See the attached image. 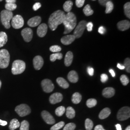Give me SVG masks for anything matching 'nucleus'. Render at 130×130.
<instances>
[{
	"label": "nucleus",
	"instance_id": "4d7b16f0",
	"mask_svg": "<svg viewBox=\"0 0 130 130\" xmlns=\"http://www.w3.org/2000/svg\"><path fill=\"white\" fill-rule=\"evenodd\" d=\"M117 130H121V126L120 124H117L116 125Z\"/></svg>",
	"mask_w": 130,
	"mask_h": 130
},
{
	"label": "nucleus",
	"instance_id": "f257e3e1",
	"mask_svg": "<svg viewBox=\"0 0 130 130\" xmlns=\"http://www.w3.org/2000/svg\"><path fill=\"white\" fill-rule=\"evenodd\" d=\"M65 15V13L61 10H57L51 14L48 20V25L52 30H55L59 25L63 23Z\"/></svg>",
	"mask_w": 130,
	"mask_h": 130
},
{
	"label": "nucleus",
	"instance_id": "de8ad7c7",
	"mask_svg": "<svg viewBox=\"0 0 130 130\" xmlns=\"http://www.w3.org/2000/svg\"><path fill=\"white\" fill-rule=\"evenodd\" d=\"M87 72L89 75L92 76L93 75V73H94V69L92 67H89L87 68Z\"/></svg>",
	"mask_w": 130,
	"mask_h": 130
},
{
	"label": "nucleus",
	"instance_id": "6ab92c4d",
	"mask_svg": "<svg viewBox=\"0 0 130 130\" xmlns=\"http://www.w3.org/2000/svg\"><path fill=\"white\" fill-rule=\"evenodd\" d=\"M115 93L114 89L112 87H107L103 90L102 92L103 95L106 98H111L113 97Z\"/></svg>",
	"mask_w": 130,
	"mask_h": 130
},
{
	"label": "nucleus",
	"instance_id": "49530a36",
	"mask_svg": "<svg viewBox=\"0 0 130 130\" xmlns=\"http://www.w3.org/2000/svg\"><path fill=\"white\" fill-rule=\"evenodd\" d=\"M41 7V4L40 3H36L33 6V9L34 11H37Z\"/></svg>",
	"mask_w": 130,
	"mask_h": 130
},
{
	"label": "nucleus",
	"instance_id": "a211bd4d",
	"mask_svg": "<svg viewBox=\"0 0 130 130\" xmlns=\"http://www.w3.org/2000/svg\"><path fill=\"white\" fill-rule=\"evenodd\" d=\"M117 27L118 29L121 31L126 30L130 28V21L127 20L121 21L117 24Z\"/></svg>",
	"mask_w": 130,
	"mask_h": 130
},
{
	"label": "nucleus",
	"instance_id": "c85d7f7f",
	"mask_svg": "<svg viewBox=\"0 0 130 130\" xmlns=\"http://www.w3.org/2000/svg\"><path fill=\"white\" fill-rule=\"evenodd\" d=\"M63 57V55L58 52V53H56L55 54H53L50 56V59L52 62H54L56 60H60Z\"/></svg>",
	"mask_w": 130,
	"mask_h": 130
},
{
	"label": "nucleus",
	"instance_id": "dca6fc26",
	"mask_svg": "<svg viewBox=\"0 0 130 130\" xmlns=\"http://www.w3.org/2000/svg\"><path fill=\"white\" fill-rule=\"evenodd\" d=\"M42 21V19L39 16H36L29 19L28 21V25L31 27H35L40 25Z\"/></svg>",
	"mask_w": 130,
	"mask_h": 130
},
{
	"label": "nucleus",
	"instance_id": "603ef678",
	"mask_svg": "<svg viewBox=\"0 0 130 130\" xmlns=\"http://www.w3.org/2000/svg\"><path fill=\"white\" fill-rule=\"evenodd\" d=\"M7 124V122L6 121L0 120V125L2 126H5Z\"/></svg>",
	"mask_w": 130,
	"mask_h": 130
},
{
	"label": "nucleus",
	"instance_id": "ddd939ff",
	"mask_svg": "<svg viewBox=\"0 0 130 130\" xmlns=\"http://www.w3.org/2000/svg\"><path fill=\"white\" fill-rule=\"evenodd\" d=\"M33 63L34 68L35 70H40L44 64V61L42 56H36L33 58Z\"/></svg>",
	"mask_w": 130,
	"mask_h": 130
},
{
	"label": "nucleus",
	"instance_id": "7c9ffc66",
	"mask_svg": "<svg viewBox=\"0 0 130 130\" xmlns=\"http://www.w3.org/2000/svg\"><path fill=\"white\" fill-rule=\"evenodd\" d=\"M105 6L106 7V9L105 11L106 14H109L111 13L112 11L114 9V5L111 1L108 2L106 4Z\"/></svg>",
	"mask_w": 130,
	"mask_h": 130
},
{
	"label": "nucleus",
	"instance_id": "72a5a7b5",
	"mask_svg": "<svg viewBox=\"0 0 130 130\" xmlns=\"http://www.w3.org/2000/svg\"><path fill=\"white\" fill-rule=\"evenodd\" d=\"M96 104H97L96 100L93 98L89 99L86 102V105L89 108L95 107L96 105Z\"/></svg>",
	"mask_w": 130,
	"mask_h": 130
},
{
	"label": "nucleus",
	"instance_id": "79ce46f5",
	"mask_svg": "<svg viewBox=\"0 0 130 130\" xmlns=\"http://www.w3.org/2000/svg\"><path fill=\"white\" fill-rule=\"evenodd\" d=\"M50 50L55 53H58L61 51V48L58 45H53L50 47Z\"/></svg>",
	"mask_w": 130,
	"mask_h": 130
},
{
	"label": "nucleus",
	"instance_id": "6e6552de",
	"mask_svg": "<svg viewBox=\"0 0 130 130\" xmlns=\"http://www.w3.org/2000/svg\"><path fill=\"white\" fill-rule=\"evenodd\" d=\"M87 22L85 20H82L79 22L77 26L76 27L74 31V36L76 38H79L80 37L86 28Z\"/></svg>",
	"mask_w": 130,
	"mask_h": 130
},
{
	"label": "nucleus",
	"instance_id": "bb28decb",
	"mask_svg": "<svg viewBox=\"0 0 130 130\" xmlns=\"http://www.w3.org/2000/svg\"><path fill=\"white\" fill-rule=\"evenodd\" d=\"M66 116L69 119H71L75 116V111L72 107H68L66 110Z\"/></svg>",
	"mask_w": 130,
	"mask_h": 130
},
{
	"label": "nucleus",
	"instance_id": "2f4dec72",
	"mask_svg": "<svg viewBox=\"0 0 130 130\" xmlns=\"http://www.w3.org/2000/svg\"><path fill=\"white\" fill-rule=\"evenodd\" d=\"M66 112V108L63 106H60L57 107L56 109L55 113L56 115L58 117L62 116Z\"/></svg>",
	"mask_w": 130,
	"mask_h": 130
},
{
	"label": "nucleus",
	"instance_id": "5701e85b",
	"mask_svg": "<svg viewBox=\"0 0 130 130\" xmlns=\"http://www.w3.org/2000/svg\"><path fill=\"white\" fill-rule=\"evenodd\" d=\"M56 82L63 88L67 89L69 87V83L66 81V79L62 77H59L56 79Z\"/></svg>",
	"mask_w": 130,
	"mask_h": 130
},
{
	"label": "nucleus",
	"instance_id": "a18cd8bd",
	"mask_svg": "<svg viewBox=\"0 0 130 130\" xmlns=\"http://www.w3.org/2000/svg\"><path fill=\"white\" fill-rule=\"evenodd\" d=\"M87 30L88 31H91L93 30V24L92 22H88V23L86 24V26Z\"/></svg>",
	"mask_w": 130,
	"mask_h": 130
},
{
	"label": "nucleus",
	"instance_id": "412c9836",
	"mask_svg": "<svg viewBox=\"0 0 130 130\" xmlns=\"http://www.w3.org/2000/svg\"><path fill=\"white\" fill-rule=\"evenodd\" d=\"M73 59V53L71 51L67 52V53L65 56V60H64L65 66L67 67L70 66L72 64Z\"/></svg>",
	"mask_w": 130,
	"mask_h": 130
},
{
	"label": "nucleus",
	"instance_id": "052dcab7",
	"mask_svg": "<svg viewBox=\"0 0 130 130\" xmlns=\"http://www.w3.org/2000/svg\"><path fill=\"white\" fill-rule=\"evenodd\" d=\"M3 0H0V2H1V1H2Z\"/></svg>",
	"mask_w": 130,
	"mask_h": 130
},
{
	"label": "nucleus",
	"instance_id": "cd10ccee",
	"mask_svg": "<svg viewBox=\"0 0 130 130\" xmlns=\"http://www.w3.org/2000/svg\"><path fill=\"white\" fill-rule=\"evenodd\" d=\"M73 2L71 1H67L63 5V8L66 12H70L73 6Z\"/></svg>",
	"mask_w": 130,
	"mask_h": 130
},
{
	"label": "nucleus",
	"instance_id": "b1692460",
	"mask_svg": "<svg viewBox=\"0 0 130 130\" xmlns=\"http://www.w3.org/2000/svg\"><path fill=\"white\" fill-rule=\"evenodd\" d=\"M20 126V123L19 121L16 119H14L10 121L9 128L10 130H14L19 128Z\"/></svg>",
	"mask_w": 130,
	"mask_h": 130
},
{
	"label": "nucleus",
	"instance_id": "6e6d98bb",
	"mask_svg": "<svg viewBox=\"0 0 130 130\" xmlns=\"http://www.w3.org/2000/svg\"><path fill=\"white\" fill-rule=\"evenodd\" d=\"M109 71L110 73V74H111L112 76L113 77H114L115 76V72H114V71L113 70H112V69H110V70H109Z\"/></svg>",
	"mask_w": 130,
	"mask_h": 130
},
{
	"label": "nucleus",
	"instance_id": "13d9d810",
	"mask_svg": "<svg viewBox=\"0 0 130 130\" xmlns=\"http://www.w3.org/2000/svg\"><path fill=\"white\" fill-rule=\"evenodd\" d=\"M125 130H130V126H128L125 129Z\"/></svg>",
	"mask_w": 130,
	"mask_h": 130
},
{
	"label": "nucleus",
	"instance_id": "f03ea898",
	"mask_svg": "<svg viewBox=\"0 0 130 130\" xmlns=\"http://www.w3.org/2000/svg\"><path fill=\"white\" fill-rule=\"evenodd\" d=\"M65 26L64 34H67L71 32L77 25V19L72 12H69L65 15V19L63 22Z\"/></svg>",
	"mask_w": 130,
	"mask_h": 130
},
{
	"label": "nucleus",
	"instance_id": "bf43d9fd",
	"mask_svg": "<svg viewBox=\"0 0 130 130\" xmlns=\"http://www.w3.org/2000/svg\"><path fill=\"white\" fill-rule=\"evenodd\" d=\"M1 86H2V82L0 80V89H1Z\"/></svg>",
	"mask_w": 130,
	"mask_h": 130
},
{
	"label": "nucleus",
	"instance_id": "39448f33",
	"mask_svg": "<svg viewBox=\"0 0 130 130\" xmlns=\"http://www.w3.org/2000/svg\"><path fill=\"white\" fill-rule=\"evenodd\" d=\"M10 54L6 49L0 50V69H5L8 67L10 62Z\"/></svg>",
	"mask_w": 130,
	"mask_h": 130
},
{
	"label": "nucleus",
	"instance_id": "4c0bfd02",
	"mask_svg": "<svg viewBox=\"0 0 130 130\" xmlns=\"http://www.w3.org/2000/svg\"><path fill=\"white\" fill-rule=\"evenodd\" d=\"M120 80L124 86H126L129 83V79L125 75H122L120 77Z\"/></svg>",
	"mask_w": 130,
	"mask_h": 130
},
{
	"label": "nucleus",
	"instance_id": "ea45409f",
	"mask_svg": "<svg viewBox=\"0 0 130 130\" xmlns=\"http://www.w3.org/2000/svg\"><path fill=\"white\" fill-rule=\"evenodd\" d=\"M126 70L127 72H130V59L129 58H126L124 63V65Z\"/></svg>",
	"mask_w": 130,
	"mask_h": 130
},
{
	"label": "nucleus",
	"instance_id": "20e7f679",
	"mask_svg": "<svg viewBox=\"0 0 130 130\" xmlns=\"http://www.w3.org/2000/svg\"><path fill=\"white\" fill-rule=\"evenodd\" d=\"M26 69V64L23 61L16 60L14 61L12 64V73L14 75L20 74Z\"/></svg>",
	"mask_w": 130,
	"mask_h": 130
},
{
	"label": "nucleus",
	"instance_id": "473e14b6",
	"mask_svg": "<svg viewBox=\"0 0 130 130\" xmlns=\"http://www.w3.org/2000/svg\"><path fill=\"white\" fill-rule=\"evenodd\" d=\"M124 11L126 16L130 19V3L128 2L124 5Z\"/></svg>",
	"mask_w": 130,
	"mask_h": 130
},
{
	"label": "nucleus",
	"instance_id": "f704fd0d",
	"mask_svg": "<svg viewBox=\"0 0 130 130\" xmlns=\"http://www.w3.org/2000/svg\"><path fill=\"white\" fill-rule=\"evenodd\" d=\"M93 121L89 119H87L85 121V126L86 130H92L93 128Z\"/></svg>",
	"mask_w": 130,
	"mask_h": 130
},
{
	"label": "nucleus",
	"instance_id": "393cba45",
	"mask_svg": "<svg viewBox=\"0 0 130 130\" xmlns=\"http://www.w3.org/2000/svg\"><path fill=\"white\" fill-rule=\"evenodd\" d=\"M7 42V36L5 32H0V47L5 45Z\"/></svg>",
	"mask_w": 130,
	"mask_h": 130
},
{
	"label": "nucleus",
	"instance_id": "0eeeda50",
	"mask_svg": "<svg viewBox=\"0 0 130 130\" xmlns=\"http://www.w3.org/2000/svg\"><path fill=\"white\" fill-rule=\"evenodd\" d=\"M130 117V109L129 107H124L121 108L117 114V119L120 121H125Z\"/></svg>",
	"mask_w": 130,
	"mask_h": 130
},
{
	"label": "nucleus",
	"instance_id": "aec40b11",
	"mask_svg": "<svg viewBox=\"0 0 130 130\" xmlns=\"http://www.w3.org/2000/svg\"><path fill=\"white\" fill-rule=\"evenodd\" d=\"M68 78L69 81L72 83H76L79 79V77L77 73L74 71H70L68 75Z\"/></svg>",
	"mask_w": 130,
	"mask_h": 130
},
{
	"label": "nucleus",
	"instance_id": "58836bf2",
	"mask_svg": "<svg viewBox=\"0 0 130 130\" xmlns=\"http://www.w3.org/2000/svg\"><path fill=\"white\" fill-rule=\"evenodd\" d=\"M17 5L15 4H8L7 3L5 5V8L6 10L12 11L17 8Z\"/></svg>",
	"mask_w": 130,
	"mask_h": 130
},
{
	"label": "nucleus",
	"instance_id": "1a4fd4ad",
	"mask_svg": "<svg viewBox=\"0 0 130 130\" xmlns=\"http://www.w3.org/2000/svg\"><path fill=\"white\" fill-rule=\"evenodd\" d=\"M12 26L15 29H19L22 28L24 24V21L22 16L16 15L12 19Z\"/></svg>",
	"mask_w": 130,
	"mask_h": 130
},
{
	"label": "nucleus",
	"instance_id": "a878e982",
	"mask_svg": "<svg viewBox=\"0 0 130 130\" xmlns=\"http://www.w3.org/2000/svg\"><path fill=\"white\" fill-rule=\"evenodd\" d=\"M82 96L81 94L79 93H75L72 96V102L75 104H78L82 100Z\"/></svg>",
	"mask_w": 130,
	"mask_h": 130
},
{
	"label": "nucleus",
	"instance_id": "e433bc0d",
	"mask_svg": "<svg viewBox=\"0 0 130 130\" xmlns=\"http://www.w3.org/2000/svg\"><path fill=\"white\" fill-rule=\"evenodd\" d=\"M29 123L28 121H22L20 124V130H29Z\"/></svg>",
	"mask_w": 130,
	"mask_h": 130
},
{
	"label": "nucleus",
	"instance_id": "680f3d73",
	"mask_svg": "<svg viewBox=\"0 0 130 130\" xmlns=\"http://www.w3.org/2000/svg\"><path fill=\"white\" fill-rule=\"evenodd\" d=\"M92 1H96V0H92Z\"/></svg>",
	"mask_w": 130,
	"mask_h": 130
},
{
	"label": "nucleus",
	"instance_id": "c756f323",
	"mask_svg": "<svg viewBox=\"0 0 130 130\" xmlns=\"http://www.w3.org/2000/svg\"><path fill=\"white\" fill-rule=\"evenodd\" d=\"M84 14L86 16H90L93 14V11L91 9V6L89 5H87L83 9Z\"/></svg>",
	"mask_w": 130,
	"mask_h": 130
},
{
	"label": "nucleus",
	"instance_id": "a19ab883",
	"mask_svg": "<svg viewBox=\"0 0 130 130\" xmlns=\"http://www.w3.org/2000/svg\"><path fill=\"white\" fill-rule=\"evenodd\" d=\"M76 125L73 123H69L65 125L63 130H74Z\"/></svg>",
	"mask_w": 130,
	"mask_h": 130
},
{
	"label": "nucleus",
	"instance_id": "864d4df0",
	"mask_svg": "<svg viewBox=\"0 0 130 130\" xmlns=\"http://www.w3.org/2000/svg\"><path fill=\"white\" fill-rule=\"evenodd\" d=\"M117 67L120 70H124L125 69V67L123 65H122L121 64H119V63H118L117 64Z\"/></svg>",
	"mask_w": 130,
	"mask_h": 130
},
{
	"label": "nucleus",
	"instance_id": "8fccbe9b",
	"mask_svg": "<svg viewBox=\"0 0 130 130\" xmlns=\"http://www.w3.org/2000/svg\"><path fill=\"white\" fill-rule=\"evenodd\" d=\"M111 0H98L99 4L102 6H105L106 5L107 3L109 1H110Z\"/></svg>",
	"mask_w": 130,
	"mask_h": 130
},
{
	"label": "nucleus",
	"instance_id": "7ed1b4c3",
	"mask_svg": "<svg viewBox=\"0 0 130 130\" xmlns=\"http://www.w3.org/2000/svg\"><path fill=\"white\" fill-rule=\"evenodd\" d=\"M13 18V14L11 11L4 10L1 13V20L2 23L5 28L7 29L10 28V22Z\"/></svg>",
	"mask_w": 130,
	"mask_h": 130
},
{
	"label": "nucleus",
	"instance_id": "c9c22d12",
	"mask_svg": "<svg viewBox=\"0 0 130 130\" xmlns=\"http://www.w3.org/2000/svg\"><path fill=\"white\" fill-rule=\"evenodd\" d=\"M65 125V122L63 121H60L54 125L51 128V130H58L61 129Z\"/></svg>",
	"mask_w": 130,
	"mask_h": 130
},
{
	"label": "nucleus",
	"instance_id": "9b49d317",
	"mask_svg": "<svg viewBox=\"0 0 130 130\" xmlns=\"http://www.w3.org/2000/svg\"><path fill=\"white\" fill-rule=\"evenodd\" d=\"M21 35L25 42H29L32 39V30L30 28H25L22 30Z\"/></svg>",
	"mask_w": 130,
	"mask_h": 130
},
{
	"label": "nucleus",
	"instance_id": "09e8293b",
	"mask_svg": "<svg viewBox=\"0 0 130 130\" xmlns=\"http://www.w3.org/2000/svg\"><path fill=\"white\" fill-rule=\"evenodd\" d=\"M98 32L101 34H104L106 32V28L103 26L100 27L98 28Z\"/></svg>",
	"mask_w": 130,
	"mask_h": 130
},
{
	"label": "nucleus",
	"instance_id": "37998d69",
	"mask_svg": "<svg viewBox=\"0 0 130 130\" xmlns=\"http://www.w3.org/2000/svg\"><path fill=\"white\" fill-rule=\"evenodd\" d=\"M84 2L85 0H76V5L78 7L80 8L83 6Z\"/></svg>",
	"mask_w": 130,
	"mask_h": 130
},
{
	"label": "nucleus",
	"instance_id": "4468645a",
	"mask_svg": "<svg viewBox=\"0 0 130 130\" xmlns=\"http://www.w3.org/2000/svg\"><path fill=\"white\" fill-rule=\"evenodd\" d=\"M63 100V95L59 93H56L52 94L50 96L49 100L52 104H56L60 102Z\"/></svg>",
	"mask_w": 130,
	"mask_h": 130
},
{
	"label": "nucleus",
	"instance_id": "f8f14e48",
	"mask_svg": "<svg viewBox=\"0 0 130 130\" xmlns=\"http://www.w3.org/2000/svg\"><path fill=\"white\" fill-rule=\"evenodd\" d=\"M42 117L44 121L48 124H53L55 123L54 117L52 116L49 112L44 110L42 112Z\"/></svg>",
	"mask_w": 130,
	"mask_h": 130
},
{
	"label": "nucleus",
	"instance_id": "9d476101",
	"mask_svg": "<svg viewBox=\"0 0 130 130\" xmlns=\"http://www.w3.org/2000/svg\"><path fill=\"white\" fill-rule=\"evenodd\" d=\"M42 88L44 92L49 93L52 92L54 89V85L51 80L49 79H44L42 82Z\"/></svg>",
	"mask_w": 130,
	"mask_h": 130
},
{
	"label": "nucleus",
	"instance_id": "2eb2a0df",
	"mask_svg": "<svg viewBox=\"0 0 130 130\" xmlns=\"http://www.w3.org/2000/svg\"><path fill=\"white\" fill-rule=\"evenodd\" d=\"M47 30H48V27L46 24L42 23L39 25L37 28L38 35L40 37H44L47 32Z\"/></svg>",
	"mask_w": 130,
	"mask_h": 130
},
{
	"label": "nucleus",
	"instance_id": "423d86ee",
	"mask_svg": "<svg viewBox=\"0 0 130 130\" xmlns=\"http://www.w3.org/2000/svg\"><path fill=\"white\" fill-rule=\"evenodd\" d=\"M15 111L20 117H25L31 113L30 107L26 104H20L15 108Z\"/></svg>",
	"mask_w": 130,
	"mask_h": 130
},
{
	"label": "nucleus",
	"instance_id": "3c124183",
	"mask_svg": "<svg viewBox=\"0 0 130 130\" xmlns=\"http://www.w3.org/2000/svg\"><path fill=\"white\" fill-rule=\"evenodd\" d=\"M94 130H105L102 125H98L96 126L94 128Z\"/></svg>",
	"mask_w": 130,
	"mask_h": 130
},
{
	"label": "nucleus",
	"instance_id": "5fc2aeb1",
	"mask_svg": "<svg viewBox=\"0 0 130 130\" xmlns=\"http://www.w3.org/2000/svg\"><path fill=\"white\" fill-rule=\"evenodd\" d=\"M6 2L8 4H15L16 0H5Z\"/></svg>",
	"mask_w": 130,
	"mask_h": 130
},
{
	"label": "nucleus",
	"instance_id": "4be33fe9",
	"mask_svg": "<svg viewBox=\"0 0 130 130\" xmlns=\"http://www.w3.org/2000/svg\"><path fill=\"white\" fill-rule=\"evenodd\" d=\"M110 114H111L110 109L109 108L106 107L104 108L101 110V111L100 112L99 115V118L101 120L105 119L109 116Z\"/></svg>",
	"mask_w": 130,
	"mask_h": 130
},
{
	"label": "nucleus",
	"instance_id": "f3484780",
	"mask_svg": "<svg viewBox=\"0 0 130 130\" xmlns=\"http://www.w3.org/2000/svg\"><path fill=\"white\" fill-rule=\"evenodd\" d=\"M75 39L76 38L73 35H68L62 38L61 42L64 45H68L74 42Z\"/></svg>",
	"mask_w": 130,
	"mask_h": 130
},
{
	"label": "nucleus",
	"instance_id": "c03bdc74",
	"mask_svg": "<svg viewBox=\"0 0 130 130\" xmlns=\"http://www.w3.org/2000/svg\"><path fill=\"white\" fill-rule=\"evenodd\" d=\"M108 79V76L106 74H102L101 75V81L104 83H106Z\"/></svg>",
	"mask_w": 130,
	"mask_h": 130
}]
</instances>
